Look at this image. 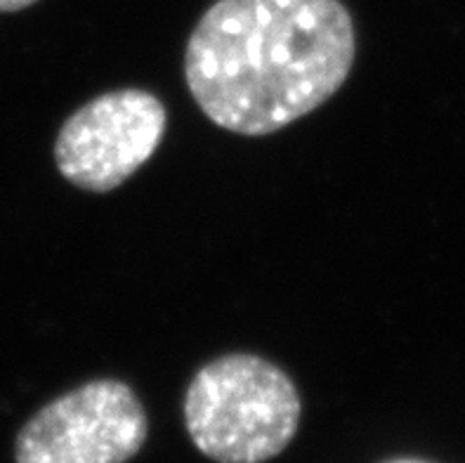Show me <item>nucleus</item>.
Listing matches in <instances>:
<instances>
[{
	"label": "nucleus",
	"mask_w": 465,
	"mask_h": 463,
	"mask_svg": "<svg viewBox=\"0 0 465 463\" xmlns=\"http://www.w3.org/2000/svg\"><path fill=\"white\" fill-rule=\"evenodd\" d=\"M354 55L341 0H218L189 35L184 78L213 124L260 137L329 102Z\"/></svg>",
	"instance_id": "f257e3e1"
},
{
	"label": "nucleus",
	"mask_w": 465,
	"mask_h": 463,
	"mask_svg": "<svg viewBox=\"0 0 465 463\" xmlns=\"http://www.w3.org/2000/svg\"><path fill=\"white\" fill-rule=\"evenodd\" d=\"M184 421L201 454L218 463H265L291 445L301 395L270 359L234 352L201 367L184 398Z\"/></svg>",
	"instance_id": "f03ea898"
},
{
	"label": "nucleus",
	"mask_w": 465,
	"mask_h": 463,
	"mask_svg": "<svg viewBox=\"0 0 465 463\" xmlns=\"http://www.w3.org/2000/svg\"><path fill=\"white\" fill-rule=\"evenodd\" d=\"M149 421L133 388L116 378L83 383L26 421L17 463H125L147 442Z\"/></svg>",
	"instance_id": "7ed1b4c3"
},
{
	"label": "nucleus",
	"mask_w": 465,
	"mask_h": 463,
	"mask_svg": "<svg viewBox=\"0 0 465 463\" xmlns=\"http://www.w3.org/2000/svg\"><path fill=\"white\" fill-rule=\"evenodd\" d=\"M168 112L147 90L104 93L71 114L54 140V164L71 185L106 194L147 164L165 136Z\"/></svg>",
	"instance_id": "20e7f679"
},
{
	"label": "nucleus",
	"mask_w": 465,
	"mask_h": 463,
	"mask_svg": "<svg viewBox=\"0 0 465 463\" xmlns=\"http://www.w3.org/2000/svg\"><path fill=\"white\" fill-rule=\"evenodd\" d=\"M34 3H38V0H0V12H17L34 5Z\"/></svg>",
	"instance_id": "39448f33"
}]
</instances>
